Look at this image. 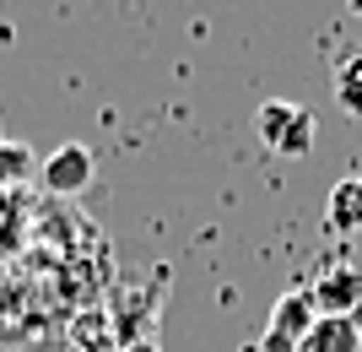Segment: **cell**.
Segmentation results:
<instances>
[{
	"label": "cell",
	"instance_id": "obj_1",
	"mask_svg": "<svg viewBox=\"0 0 362 352\" xmlns=\"http://www.w3.org/2000/svg\"><path fill=\"white\" fill-rule=\"evenodd\" d=\"M255 136L276 157H308L319 141V120L303 103H292V98H271V103L255 108Z\"/></svg>",
	"mask_w": 362,
	"mask_h": 352
},
{
	"label": "cell",
	"instance_id": "obj_2",
	"mask_svg": "<svg viewBox=\"0 0 362 352\" xmlns=\"http://www.w3.org/2000/svg\"><path fill=\"white\" fill-rule=\"evenodd\" d=\"M314 320H319V309H314V298H308V288L281 293L271 304V325H265V336L255 341V352H298L303 336L314 331Z\"/></svg>",
	"mask_w": 362,
	"mask_h": 352
},
{
	"label": "cell",
	"instance_id": "obj_3",
	"mask_svg": "<svg viewBox=\"0 0 362 352\" xmlns=\"http://www.w3.org/2000/svg\"><path fill=\"white\" fill-rule=\"evenodd\" d=\"M308 298H314L319 320H357V309H362V271H357V266H325V271L314 276Z\"/></svg>",
	"mask_w": 362,
	"mask_h": 352
},
{
	"label": "cell",
	"instance_id": "obj_4",
	"mask_svg": "<svg viewBox=\"0 0 362 352\" xmlns=\"http://www.w3.org/2000/svg\"><path fill=\"white\" fill-rule=\"evenodd\" d=\"M92 174H98L92 152L81 147V141H65L60 152L44 157L38 179H44V190H54V195H76V190H87V184H92Z\"/></svg>",
	"mask_w": 362,
	"mask_h": 352
},
{
	"label": "cell",
	"instance_id": "obj_5",
	"mask_svg": "<svg viewBox=\"0 0 362 352\" xmlns=\"http://www.w3.org/2000/svg\"><path fill=\"white\" fill-rule=\"evenodd\" d=\"M325 217H330L335 233H362V174H346V179L330 190Z\"/></svg>",
	"mask_w": 362,
	"mask_h": 352
},
{
	"label": "cell",
	"instance_id": "obj_6",
	"mask_svg": "<svg viewBox=\"0 0 362 352\" xmlns=\"http://www.w3.org/2000/svg\"><path fill=\"white\" fill-rule=\"evenodd\" d=\"M298 352H362V325L357 320H314Z\"/></svg>",
	"mask_w": 362,
	"mask_h": 352
},
{
	"label": "cell",
	"instance_id": "obj_7",
	"mask_svg": "<svg viewBox=\"0 0 362 352\" xmlns=\"http://www.w3.org/2000/svg\"><path fill=\"white\" fill-rule=\"evenodd\" d=\"M335 103L346 108L351 120H362V49L335 65Z\"/></svg>",
	"mask_w": 362,
	"mask_h": 352
},
{
	"label": "cell",
	"instance_id": "obj_8",
	"mask_svg": "<svg viewBox=\"0 0 362 352\" xmlns=\"http://www.w3.org/2000/svg\"><path fill=\"white\" fill-rule=\"evenodd\" d=\"M28 169V152H11V147H0V179H22Z\"/></svg>",
	"mask_w": 362,
	"mask_h": 352
},
{
	"label": "cell",
	"instance_id": "obj_9",
	"mask_svg": "<svg viewBox=\"0 0 362 352\" xmlns=\"http://www.w3.org/2000/svg\"><path fill=\"white\" fill-rule=\"evenodd\" d=\"M351 11H357V16H362V0H357V6H351Z\"/></svg>",
	"mask_w": 362,
	"mask_h": 352
}]
</instances>
